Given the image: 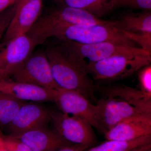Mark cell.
Wrapping results in <instances>:
<instances>
[{
	"label": "cell",
	"mask_w": 151,
	"mask_h": 151,
	"mask_svg": "<svg viewBox=\"0 0 151 151\" xmlns=\"http://www.w3.org/2000/svg\"><path fill=\"white\" fill-rule=\"evenodd\" d=\"M17 0H0V14L14 4Z\"/></svg>",
	"instance_id": "cell-27"
},
{
	"label": "cell",
	"mask_w": 151,
	"mask_h": 151,
	"mask_svg": "<svg viewBox=\"0 0 151 151\" xmlns=\"http://www.w3.org/2000/svg\"><path fill=\"white\" fill-rule=\"evenodd\" d=\"M11 136L26 144L32 151H55L74 144L65 140L54 129H49L47 126Z\"/></svg>",
	"instance_id": "cell-15"
},
{
	"label": "cell",
	"mask_w": 151,
	"mask_h": 151,
	"mask_svg": "<svg viewBox=\"0 0 151 151\" xmlns=\"http://www.w3.org/2000/svg\"><path fill=\"white\" fill-rule=\"evenodd\" d=\"M151 144V134L131 141L107 140L85 151H126Z\"/></svg>",
	"instance_id": "cell-19"
},
{
	"label": "cell",
	"mask_w": 151,
	"mask_h": 151,
	"mask_svg": "<svg viewBox=\"0 0 151 151\" xmlns=\"http://www.w3.org/2000/svg\"><path fill=\"white\" fill-rule=\"evenodd\" d=\"M4 145L7 151H32L26 144L11 135L1 134Z\"/></svg>",
	"instance_id": "cell-23"
},
{
	"label": "cell",
	"mask_w": 151,
	"mask_h": 151,
	"mask_svg": "<svg viewBox=\"0 0 151 151\" xmlns=\"http://www.w3.org/2000/svg\"><path fill=\"white\" fill-rule=\"evenodd\" d=\"M119 6L150 11L151 9V0H120Z\"/></svg>",
	"instance_id": "cell-25"
},
{
	"label": "cell",
	"mask_w": 151,
	"mask_h": 151,
	"mask_svg": "<svg viewBox=\"0 0 151 151\" xmlns=\"http://www.w3.org/2000/svg\"><path fill=\"white\" fill-rule=\"evenodd\" d=\"M1 133H0V142H1Z\"/></svg>",
	"instance_id": "cell-33"
},
{
	"label": "cell",
	"mask_w": 151,
	"mask_h": 151,
	"mask_svg": "<svg viewBox=\"0 0 151 151\" xmlns=\"http://www.w3.org/2000/svg\"><path fill=\"white\" fill-rule=\"evenodd\" d=\"M151 134V114L141 113L125 119L104 134L107 140L131 141Z\"/></svg>",
	"instance_id": "cell-12"
},
{
	"label": "cell",
	"mask_w": 151,
	"mask_h": 151,
	"mask_svg": "<svg viewBox=\"0 0 151 151\" xmlns=\"http://www.w3.org/2000/svg\"><path fill=\"white\" fill-rule=\"evenodd\" d=\"M50 122L55 130L68 142L91 147L97 142L93 127L80 116L50 110Z\"/></svg>",
	"instance_id": "cell-6"
},
{
	"label": "cell",
	"mask_w": 151,
	"mask_h": 151,
	"mask_svg": "<svg viewBox=\"0 0 151 151\" xmlns=\"http://www.w3.org/2000/svg\"><path fill=\"white\" fill-rule=\"evenodd\" d=\"M16 6L13 4L0 14V33L4 32L15 13Z\"/></svg>",
	"instance_id": "cell-24"
},
{
	"label": "cell",
	"mask_w": 151,
	"mask_h": 151,
	"mask_svg": "<svg viewBox=\"0 0 151 151\" xmlns=\"http://www.w3.org/2000/svg\"><path fill=\"white\" fill-rule=\"evenodd\" d=\"M105 97L119 98L137 108L142 113L151 114V96L137 88L125 85H111L102 87Z\"/></svg>",
	"instance_id": "cell-16"
},
{
	"label": "cell",
	"mask_w": 151,
	"mask_h": 151,
	"mask_svg": "<svg viewBox=\"0 0 151 151\" xmlns=\"http://www.w3.org/2000/svg\"><path fill=\"white\" fill-rule=\"evenodd\" d=\"M118 21L109 24L91 25H70L53 28L45 32L36 40L37 45L54 37L60 40H70L82 44L111 42L136 47L134 42L127 38L117 27Z\"/></svg>",
	"instance_id": "cell-2"
},
{
	"label": "cell",
	"mask_w": 151,
	"mask_h": 151,
	"mask_svg": "<svg viewBox=\"0 0 151 151\" xmlns=\"http://www.w3.org/2000/svg\"><path fill=\"white\" fill-rule=\"evenodd\" d=\"M139 89L151 96V65H146L138 70Z\"/></svg>",
	"instance_id": "cell-21"
},
{
	"label": "cell",
	"mask_w": 151,
	"mask_h": 151,
	"mask_svg": "<svg viewBox=\"0 0 151 151\" xmlns=\"http://www.w3.org/2000/svg\"><path fill=\"white\" fill-rule=\"evenodd\" d=\"M43 7V1H32L16 11L6 30L2 43L6 44L14 38L26 34L40 16Z\"/></svg>",
	"instance_id": "cell-14"
},
{
	"label": "cell",
	"mask_w": 151,
	"mask_h": 151,
	"mask_svg": "<svg viewBox=\"0 0 151 151\" xmlns=\"http://www.w3.org/2000/svg\"><path fill=\"white\" fill-rule=\"evenodd\" d=\"M53 78L60 88L76 91L94 99L97 89L93 80L80 67L65 45L48 47L45 50Z\"/></svg>",
	"instance_id": "cell-1"
},
{
	"label": "cell",
	"mask_w": 151,
	"mask_h": 151,
	"mask_svg": "<svg viewBox=\"0 0 151 151\" xmlns=\"http://www.w3.org/2000/svg\"><path fill=\"white\" fill-rule=\"evenodd\" d=\"M11 77L14 81L47 89H57L60 88L53 78L45 50L33 52Z\"/></svg>",
	"instance_id": "cell-7"
},
{
	"label": "cell",
	"mask_w": 151,
	"mask_h": 151,
	"mask_svg": "<svg viewBox=\"0 0 151 151\" xmlns=\"http://www.w3.org/2000/svg\"><path fill=\"white\" fill-rule=\"evenodd\" d=\"M50 122V110L37 103H26L6 126L9 135H17L47 127Z\"/></svg>",
	"instance_id": "cell-10"
},
{
	"label": "cell",
	"mask_w": 151,
	"mask_h": 151,
	"mask_svg": "<svg viewBox=\"0 0 151 151\" xmlns=\"http://www.w3.org/2000/svg\"><path fill=\"white\" fill-rule=\"evenodd\" d=\"M0 151H7L6 148L4 144L2 137L1 139V142H0Z\"/></svg>",
	"instance_id": "cell-30"
},
{
	"label": "cell",
	"mask_w": 151,
	"mask_h": 151,
	"mask_svg": "<svg viewBox=\"0 0 151 151\" xmlns=\"http://www.w3.org/2000/svg\"><path fill=\"white\" fill-rule=\"evenodd\" d=\"M151 62L150 55H120L90 64L84 70L94 80H113L128 77Z\"/></svg>",
	"instance_id": "cell-4"
},
{
	"label": "cell",
	"mask_w": 151,
	"mask_h": 151,
	"mask_svg": "<svg viewBox=\"0 0 151 151\" xmlns=\"http://www.w3.org/2000/svg\"><path fill=\"white\" fill-rule=\"evenodd\" d=\"M90 147L84 145L73 144L55 151H85Z\"/></svg>",
	"instance_id": "cell-26"
},
{
	"label": "cell",
	"mask_w": 151,
	"mask_h": 151,
	"mask_svg": "<svg viewBox=\"0 0 151 151\" xmlns=\"http://www.w3.org/2000/svg\"><path fill=\"white\" fill-rule=\"evenodd\" d=\"M4 32H2L0 33V40H1V38L2 37V36L3 34H4Z\"/></svg>",
	"instance_id": "cell-31"
},
{
	"label": "cell",
	"mask_w": 151,
	"mask_h": 151,
	"mask_svg": "<svg viewBox=\"0 0 151 151\" xmlns=\"http://www.w3.org/2000/svg\"><path fill=\"white\" fill-rule=\"evenodd\" d=\"M56 4L81 9L97 17L120 7V0H55Z\"/></svg>",
	"instance_id": "cell-17"
},
{
	"label": "cell",
	"mask_w": 151,
	"mask_h": 151,
	"mask_svg": "<svg viewBox=\"0 0 151 151\" xmlns=\"http://www.w3.org/2000/svg\"><path fill=\"white\" fill-rule=\"evenodd\" d=\"M150 148H151V144L138 147L126 151H144Z\"/></svg>",
	"instance_id": "cell-29"
},
{
	"label": "cell",
	"mask_w": 151,
	"mask_h": 151,
	"mask_svg": "<svg viewBox=\"0 0 151 151\" xmlns=\"http://www.w3.org/2000/svg\"><path fill=\"white\" fill-rule=\"evenodd\" d=\"M117 27L122 30L132 33H151V12L127 14L118 21Z\"/></svg>",
	"instance_id": "cell-18"
},
{
	"label": "cell",
	"mask_w": 151,
	"mask_h": 151,
	"mask_svg": "<svg viewBox=\"0 0 151 151\" xmlns=\"http://www.w3.org/2000/svg\"><path fill=\"white\" fill-rule=\"evenodd\" d=\"M42 1L43 0H17L15 2L16 5V11L18 10L19 9L21 8L24 4H26L29 2L32 1Z\"/></svg>",
	"instance_id": "cell-28"
},
{
	"label": "cell",
	"mask_w": 151,
	"mask_h": 151,
	"mask_svg": "<svg viewBox=\"0 0 151 151\" xmlns=\"http://www.w3.org/2000/svg\"><path fill=\"white\" fill-rule=\"evenodd\" d=\"M96 105L98 119L104 134L121 121L143 113L126 101L116 97H103L97 101Z\"/></svg>",
	"instance_id": "cell-11"
},
{
	"label": "cell",
	"mask_w": 151,
	"mask_h": 151,
	"mask_svg": "<svg viewBox=\"0 0 151 151\" xmlns=\"http://www.w3.org/2000/svg\"><path fill=\"white\" fill-rule=\"evenodd\" d=\"M144 151H151V148L148 149V150H146Z\"/></svg>",
	"instance_id": "cell-32"
},
{
	"label": "cell",
	"mask_w": 151,
	"mask_h": 151,
	"mask_svg": "<svg viewBox=\"0 0 151 151\" xmlns=\"http://www.w3.org/2000/svg\"><path fill=\"white\" fill-rule=\"evenodd\" d=\"M26 103L0 92V126L6 127Z\"/></svg>",
	"instance_id": "cell-20"
},
{
	"label": "cell",
	"mask_w": 151,
	"mask_h": 151,
	"mask_svg": "<svg viewBox=\"0 0 151 151\" xmlns=\"http://www.w3.org/2000/svg\"><path fill=\"white\" fill-rule=\"evenodd\" d=\"M114 22L101 19L81 9L57 4L46 13L41 15L26 35L35 41L45 32L58 27L109 24Z\"/></svg>",
	"instance_id": "cell-3"
},
{
	"label": "cell",
	"mask_w": 151,
	"mask_h": 151,
	"mask_svg": "<svg viewBox=\"0 0 151 151\" xmlns=\"http://www.w3.org/2000/svg\"><path fill=\"white\" fill-rule=\"evenodd\" d=\"M0 52V80L9 78L29 57L37 46L26 34L14 38Z\"/></svg>",
	"instance_id": "cell-9"
},
{
	"label": "cell",
	"mask_w": 151,
	"mask_h": 151,
	"mask_svg": "<svg viewBox=\"0 0 151 151\" xmlns=\"http://www.w3.org/2000/svg\"><path fill=\"white\" fill-rule=\"evenodd\" d=\"M60 41L69 49L78 65L84 70L87 65L114 55H151L150 52L140 47L128 46L111 42L82 44L72 41Z\"/></svg>",
	"instance_id": "cell-5"
},
{
	"label": "cell",
	"mask_w": 151,
	"mask_h": 151,
	"mask_svg": "<svg viewBox=\"0 0 151 151\" xmlns=\"http://www.w3.org/2000/svg\"><path fill=\"white\" fill-rule=\"evenodd\" d=\"M54 103L62 113L84 118L93 128L104 134L98 119L97 105L92 104L83 94L59 88Z\"/></svg>",
	"instance_id": "cell-8"
},
{
	"label": "cell",
	"mask_w": 151,
	"mask_h": 151,
	"mask_svg": "<svg viewBox=\"0 0 151 151\" xmlns=\"http://www.w3.org/2000/svg\"><path fill=\"white\" fill-rule=\"evenodd\" d=\"M0 92L24 102L54 103L57 89H47L34 84L17 82L8 78L0 80Z\"/></svg>",
	"instance_id": "cell-13"
},
{
	"label": "cell",
	"mask_w": 151,
	"mask_h": 151,
	"mask_svg": "<svg viewBox=\"0 0 151 151\" xmlns=\"http://www.w3.org/2000/svg\"><path fill=\"white\" fill-rule=\"evenodd\" d=\"M122 31L127 38L137 43L141 48L151 53V33H132Z\"/></svg>",
	"instance_id": "cell-22"
}]
</instances>
